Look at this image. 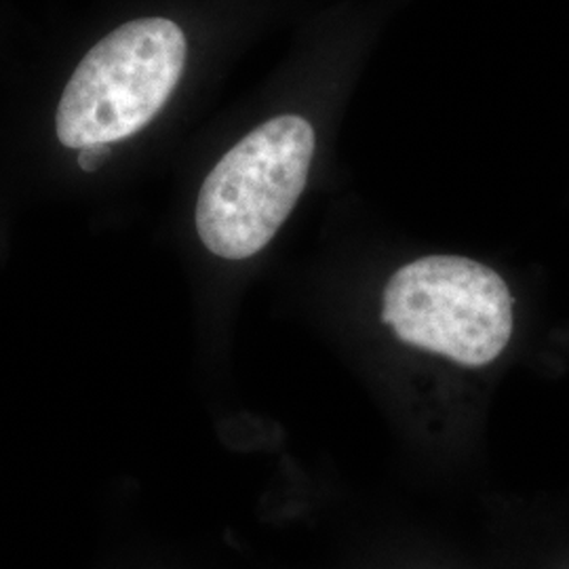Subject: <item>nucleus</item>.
Listing matches in <instances>:
<instances>
[{
    "label": "nucleus",
    "instance_id": "nucleus-1",
    "mask_svg": "<svg viewBox=\"0 0 569 569\" xmlns=\"http://www.w3.org/2000/svg\"><path fill=\"white\" fill-rule=\"evenodd\" d=\"M186 51L182 28L164 18L129 21L103 37L61 93L60 142L81 150L138 133L176 91Z\"/></svg>",
    "mask_w": 569,
    "mask_h": 569
},
{
    "label": "nucleus",
    "instance_id": "nucleus-2",
    "mask_svg": "<svg viewBox=\"0 0 569 569\" xmlns=\"http://www.w3.org/2000/svg\"><path fill=\"white\" fill-rule=\"evenodd\" d=\"M315 157V131L296 114L264 122L228 150L204 178L197 230L226 260L262 251L305 192Z\"/></svg>",
    "mask_w": 569,
    "mask_h": 569
},
{
    "label": "nucleus",
    "instance_id": "nucleus-3",
    "mask_svg": "<svg viewBox=\"0 0 569 569\" xmlns=\"http://www.w3.org/2000/svg\"><path fill=\"white\" fill-rule=\"evenodd\" d=\"M382 319L406 345L460 366H488L512 336V296L488 266L428 256L390 277Z\"/></svg>",
    "mask_w": 569,
    "mask_h": 569
},
{
    "label": "nucleus",
    "instance_id": "nucleus-4",
    "mask_svg": "<svg viewBox=\"0 0 569 569\" xmlns=\"http://www.w3.org/2000/svg\"><path fill=\"white\" fill-rule=\"evenodd\" d=\"M108 154H110L108 143L84 146V148H81V152H79V167H81L82 171H96L106 161Z\"/></svg>",
    "mask_w": 569,
    "mask_h": 569
}]
</instances>
